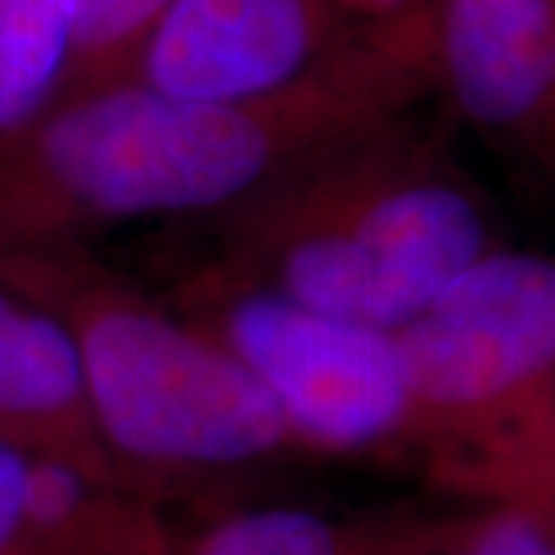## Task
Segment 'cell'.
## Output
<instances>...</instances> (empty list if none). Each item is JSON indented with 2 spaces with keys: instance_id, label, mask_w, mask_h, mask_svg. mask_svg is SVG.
Listing matches in <instances>:
<instances>
[{
  "instance_id": "obj_1",
  "label": "cell",
  "mask_w": 555,
  "mask_h": 555,
  "mask_svg": "<svg viewBox=\"0 0 555 555\" xmlns=\"http://www.w3.org/2000/svg\"><path fill=\"white\" fill-rule=\"evenodd\" d=\"M299 87L259 105H204L108 80L56 102L20 139L40 177L93 214L207 210L269 173L294 120L334 105L309 90L297 108Z\"/></svg>"
},
{
  "instance_id": "obj_2",
  "label": "cell",
  "mask_w": 555,
  "mask_h": 555,
  "mask_svg": "<svg viewBox=\"0 0 555 555\" xmlns=\"http://www.w3.org/2000/svg\"><path fill=\"white\" fill-rule=\"evenodd\" d=\"M78 343L83 396L124 454L164 466H238L291 433L238 356L167 318L108 309Z\"/></svg>"
},
{
  "instance_id": "obj_3",
  "label": "cell",
  "mask_w": 555,
  "mask_h": 555,
  "mask_svg": "<svg viewBox=\"0 0 555 555\" xmlns=\"http://www.w3.org/2000/svg\"><path fill=\"white\" fill-rule=\"evenodd\" d=\"M485 257V222L444 182L374 201L349 235H318L284 259V297L349 324L398 334Z\"/></svg>"
},
{
  "instance_id": "obj_4",
  "label": "cell",
  "mask_w": 555,
  "mask_h": 555,
  "mask_svg": "<svg viewBox=\"0 0 555 555\" xmlns=\"http://www.w3.org/2000/svg\"><path fill=\"white\" fill-rule=\"evenodd\" d=\"M229 352L275 398L287 429L327 448L389 436L414 404L396 334L349 324L284 294L229 312Z\"/></svg>"
},
{
  "instance_id": "obj_5",
  "label": "cell",
  "mask_w": 555,
  "mask_h": 555,
  "mask_svg": "<svg viewBox=\"0 0 555 555\" xmlns=\"http://www.w3.org/2000/svg\"><path fill=\"white\" fill-rule=\"evenodd\" d=\"M414 401L478 408L555 367V262L485 254L396 334Z\"/></svg>"
},
{
  "instance_id": "obj_6",
  "label": "cell",
  "mask_w": 555,
  "mask_h": 555,
  "mask_svg": "<svg viewBox=\"0 0 555 555\" xmlns=\"http://www.w3.org/2000/svg\"><path fill=\"white\" fill-rule=\"evenodd\" d=\"M324 0H170L139 53V83L204 105H259L302 83Z\"/></svg>"
},
{
  "instance_id": "obj_7",
  "label": "cell",
  "mask_w": 555,
  "mask_h": 555,
  "mask_svg": "<svg viewBox=\"0 0 555 555\" xmlns=\"http://www.w3.org/2000/svg\"><path fill=\"white\" fill-rule=\"evenodd\" d=\"M436 53L481 127L518 130L555 108V0H438Z\"/></svg>"
},
{
  "instance_id": "obj_8",
  "label": "cell",
  "mask_w": 555,
  "mask_h": 555,
  "mask_svg": "<svg viewBox=\"0 0 555 555\" xmlns=\"http://www.w3.org/2000/svg\"><path fill=\"white\" fill-rule=\"evenodd\" d=\"M80 0H0V142L38 124L72 78Z\"/></svg>"
},
{
  "instance_id": "obj_9",
  "label": "cell",
  "mask_w": 555,
  "mask_h": 555,
  "mask_svg": "<svg viewBox=\"0 0 555 555\" xmlns=\"http://www.w3.org/2000/svg\"><path fill=\"white\" fill-rule=\"evenodd\" d=\"M83 398L78 337L0 291V420H50Z\"/></svg>"
},
{
  "instance_id": "obj_10",
  "label": "cell",
  "mask_w": 555,
  "mask_h": 555,
  "mask_svg": "<svg viewBox=\"0 0 555 555\" xmlns=\"http://www.w3.org/2000/svg\"><path fill=\"white\" fill-rule=\"evenodd\" d=\"M195 555H411L408 550L379 553L358 543L334 521L309 509L272 506L225 518L201 540ZM426 555V553H420Z\"/></svg>"
},
{
  "instance_id": "obj_11",
  "label": "cell",
  "mask_w": 555,
  "mask_h": 555,
  "mask_svg": "<svg viewBox=\"0 0 555 555\" xmlns=\"http://www.w3.org/2000/svg\"><path fill=\"white\" fill-rule=\"evenodd\" d=\"M167 3L170 0H80L72 78L115 68L127 53L142 47Z\"/></svg>"
},
{
  "instance_id": "obj_12",
  "label": "cell",
  "mask_w": 555,
  "mask_h": 555,
  "mask_svg": "<svg viewBox=\"0 0 555 555\" xmlns=\"http://www.w3.org/2000/svg\"><path fill=\"white\" fill-rule=\"evenodd\" d=\"M429 555H555V518L509 509L478 521Z\"/></svg>"
},
{
  "instance_id": "obj_13",
  "label": "cell",
  "mask_w": 555,
  "mask_h": 555,
  "mask_svg": "<svg viewBox=\"0 0 555 555\" xmlns=\"http://www.w3.org/2000/svg\"><path fill=\"white\" fill-rule=\"evenodd\" d=\"M28 456L0 438V555H22Z\"/></svg>"
},
{
  "instance_id": "obj_14",
  "label": "cell",
  "mask_w": 555,
  "mask_h": 555,
  "mask_svg": "<svg viewBox=\"0 0 555 555\" xmlns=\"http://www.w3.org/2000/svg\"><path fill=\"white\" fill-rule=\"evenodd\" d=\"M420 0H324L327 13L358 22H396L408 16Z\"/></svg>"
}]
</instances>
